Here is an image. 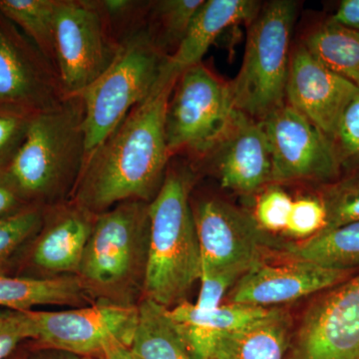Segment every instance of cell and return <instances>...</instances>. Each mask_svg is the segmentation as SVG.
<instances>
[{
    "mask_svg": "<svg viewBox=\"0 0 359 359\" xmlns=\"http://www.w3.org/2000/svg\"><path fill=\"white\" fill-rule=\"evenodd\" d=\"M179 76L166 63L150 95L85 158L69 201L99 215L126 201L154 199L172 157L165 117Z\"/></svg>",
    "mask_w": 359,
    "mask_h": 359,
    "instance_id": "obj_1",
    "label": "cell"
},
{
    "mask_svg": "<svg viewBox=\"0 0 359 359\" xmlns=\"http://www.w3.org/2000/svg\"><path fill=\"white\" fill-rule=\"evenodd\" d=\"M84 104L81 97L33 117L22 145L6 170L28 205L47 208L70 200L83 167Z\"/></svg>",
    "mask_w": 359,
    "mask_h": 359,
    "instance_id": "obj_2",
    "label": "cell"
},
{
    "mask_svg": "<svg viewBox=\"0 0 359 359\" xmlns=\"http://www.w3.org/2000/svg\"><path fill=\"white\" fill-rule=\"evenodd\" d=\"M193 175L167 172L149 203V250L143 299L170 309L186 301L201 275V252L190 193Z\"/></svg>",
    "mask_w": 359,
    "mask_h": 359,
    "instance_id": "obj_3",
    "label": "cell"
},
{
    "mask_svg": "<svg viewBox=\"0 0 359 359\" xmlns=\"http://www.w3.org/2000/svg\"><path fill=\"white\" fill-rule=\"evenodd\" d=\"M149 203L126 201L96 215L77 276L92 301L138 306L147 269Z\"/></svg>",
    "mask_w": 359,
    "mask_h": 359,
    "instance_id": "obj_4",
    "label": "cell"
},
{
    "mask_svg": "<svg viewBox=\"0 0 359 359\" xmlns=\"http://www.w3.org/2000/svg\"><path fill=\"white\" fill-rule=\"evenodd\" d=\"M168 57L145 25L120 42L109 67L79 95L84 104L86 157L150 95Z\"/></svg>",
    "mask_w": 359,
    "mask_h": 359,
    "instance_id": "obj_5",
    "label": "cell"
},
{
    "mask_svg": "<svg viewBox=\"0 0 359 359\" xmlns=\"http://www.w3.org/2000/svg\"><path fill=\"white\" fill-rule=\"evenodd\" d=\"M297 15V2L273 0L250 23L242 67L230 88L236 110L252 119L261 121L285 103Z\"/></svg>",
    "mask_w": 359,
    "mask_h": 359,
    "instance_id": "obj_6",
    "label": "cell"
},
{
    "mask_svg": "<svg viewBox=\"0 0 359 359\" xmlns=\"http://www.w3.org/2000/svg\"><path fill=\"white\" fill-rule=\"evenodd\" d=\"M230 83L202 62L180 74L168 102L165 134L170 154L211 152L236 114Z\"/></svg>",
    "mask_w": 359,
    "mask_h": 359,
    "instance_id": "obj_7",
    "label": "cell"
},
{
    "mask_svg": "<svg viewBox=\"0 0 359 359\" xmlns=\"http://www.w3.org/2000/svg\"><path fill=\"white\" fill-rule=\"evenodd\" d=\"M119 45L99 1L58 0L56 69L65 97L80 95L100 77Z\"/></svg>",
    "mask_w": 359,
    "mask_h": 359,
    "instance_id": "obj_8",
    "label": "cell"
},
{
    "mask_svg": "<svg viewBox=\"0 0 359 359\" xmlns=\"http://www.w3.org/2000/svg\"><path fill=\"white\" fill-rule=\"evenodd\" d=\"M36 328L33 341L39 349H55L100 358L114 341L131 346L138 306L94 301L63 311H29Z\"/></svg>",
    "mask_w": 359,
    "mask_h": 359,
    "instance_id": "obj_9",
    "label": "cell"
},
{
    "mask_svg": "<svg viewBox=\"0 0 359 359\" xmlns=\"http://www.w3.org/2000/svg\"><path fill=\"white\" fill-rule=\"evenodd\" d=\"M285 359H359V271L309 304Z\"/></svg>",
    "mask_w": 359,
    "mask_h": 359,
    "instance_id": "obj_10",
    "label": "cell"
},
{
    "mask_svg": "<svg viewBox=\"0 0 359 359\" xmlns=\"http://www.w3.org/2000/svg\"><path fill=\"white\" fill-rule=\"evenodd\" d=\"M199 240L201 268L237 269L247 273L278 248L249 212L224 201H203L193 210Z\"/></svg>",
    "mask_w": 359,
    "mask_h": 359,
    "instance_id": "obj_11",
    "label": "cell"
},
{
    "mask_svg": "<svg viewBox=\"0 0 359 359\" xmlns=\"http://www.w3.org/2000/svg\"><path fill=\"white\" fill-rule=\"evenodd\" d=\"M261 123L271 150L273 182L339 178V163L327 137L289 104L271 111Z\"/></svg>",
    "mask_w": 359,
    "mask_h": 359,
    "instance_id": "obj_12",
    "label": "cell"
},
{
    "mask_svg": "<svg viewBox=\"0 0 359 359\" xmlns=\"http://www.w3.org/2000/svg\"><path fill=\"white\" fill-rule=\"evenodd\" d=\"M65 98L55 66L0 13V106L40 113Z\"/></svg>",
    "mask_w": 359,
    "mask_h": 359,
    "instance_id": "obj_13",
    "label": "cell"
},
{
    "mask_svg": "<svg viewBox=\"0 0 359 359\" xmlns=\"http://www.w3.org/2000/svg\"><path fill=\"white\" fill-rule=\"evenodd\" d=\"M96 215L72 201L44 208L43 223L26 250L25 276H76Z\"/></svg>",
    "mask_w": 359,
    "mask_h": 359,
    "instance_id": "obj_14",
    "label": "cell"
},
{
    "mask_svg": "<svg viewBox=\"0 0 359 359\" xmlns=\"http://www.w3.org/2000/svg\"><path fill=\"white\" fill-rule=\"evenodd\" d=\"M358 92L355 85L320 62L304 43L290 53L287 103L308 118L328 140Z\"/></svg>",
    "mask_w": 359,
    "mask_h": 359,
    "instance_id": "obj_15",
    "label": "cell"
},
{
    "mask_svg": "<svg viewBox=\"0 0 359 359\" xmlns=\"http://www.w3.org/2000/svg\"><path fill=\"white\" fill-rule=\"evenodd\" d=\"M358 269L325 268L311 262L290 259L289 263L262 262L245 273L230 294L233 304L269 309L316 292H325L351 278Z\"/></svg>",
    "mask_w": 359,
    "mask_h": 359,
    "instance_id": "obj_16",
    "label": "cell"
},
{
    "mask_svg": "<svg viewBox=\"0 0 359 359\" xmlns=\"http://www.w3.org/2000/svg\"><path fill=\"white\" fill-rule=\"evenodd\" d=\"M224 189L252 194L273 182V163L261 121L236 111L230 128L211 151Z\"/></svg>",
    "mask_w": 359,
    "mask_h": 359,
    "instance_id": "obj_17",
    "label": "cell"
},
{
    "mask_svg": "<svg viewBox=\"0 0 359 359\" xmlns=\"http://www.w3.org/2000/svg\"><path fill=\"white\" fill-rule=\"evenodd\" d=\"M269 311L233 302L211 311H200L194 304L184 301L169 309V316L192 358L208 359L218 337L247 327L264 318Z\"/></svg>",
    "mask_w": 359,
    "mask_h": 359,
    "instance_id": "obj_18",
    "label": "cell"
},
{
    "mask_svg": "<svg viewBox=\"0 0 359 359\" xmlns=\"http://www.w3.org/2000/svg\"><path fill=\"white\" fill-rule=\"evenodd\" d=\"M261 8V2L255 0H204L185 39L168 57V67L181 74L187 68L199 65L224 29L252 22Z\"/></svg>",
    "mask_w": 359,
    "mask_h": 359,
    "instance_id": "obj_19",
    "label": "cell"
},
{
    "mask_svg": "<svg viewBox=\"0 0 359 359\" xmlns=\"http://www.w3.org/2000/svg\"><path fill=\"white\" fill-rule=\"evenodd\" d=\"M292 327L287 311L269 309L264 318L218 337L208 359H285Z\"/></svg>",
    "mask_w": 359,
    "mask_h": 359,
    "instance_id": "obj_20",
    "label": "cell"
},
{
    "mask_svg": "<svg viewBox=\"0 0 359 359\" xmlns=\"http://www.w3.org/2000/svg\"><path fill=\"white\" fill-rule=\"evenodd\" d=\"M93 302L77 276L32 278L0 276V309L33 311L41 306L72 308Z\"/></svg>",
    "mask_w": 359,
    "mask_h": 359,
    "instance_id": "obj_21",
    "label": "cell"
},
{
    "mask_svg": "<svg viewBox=\"0 0 359 359\" xmlns=\"http://www.w3.org/2000/svg\"><path fill=\"white\" fill-rule=\"evenodd\" d=\"M130 347L141 359H194L170 318L169 309L149 299L138 304Z\"/></svg>",
    "mask_w": 359,
    "mask_h": 359,
    "instance_id": "obj_22",
    "label": "cell"
},
{
    "mask_svg": "<svg viewBox=\"0 0 359 359\" xmlns=\"http://www.w3.org/2000/svg\"><path fill=\"white\" fill-rule=\"evenodd\" d=\"M290 259L311 262L325 268H359V222L320 231L308 240L283 247Z\"/></svg>",
    "mask_w": 359,
    "mask_h": 359,
    "instance_id": "obj_23",
    "label": "cell"
},
{
    "mask_svg": "<svg viewBox=\"0 0 359 359\" xmlns=\"http://www.w3.org/2000/svg\"><path fill=\"white\" fill-rule=\"evenodd\" d=\"M304 44L320 62L359 88V32L327 20Z\"/></svg>",
    "mask_w": 359,
    "mask_h": 359,
    "instance_id": "obj_24",
    "label": "cell"
},
{
    "mask_svg": "<svg viewBox=\"0 0 359 359\" xmlns=\"http://www.w3.org/2000/svg\"><path fill=\"white\" fill-rule=\"evenodd\" d=\"M58 0H0V13L56 67L55 18Z\"/></svg>",
    "mask_w": 359,
    "mask_h": 359,
    "instance_id": "obj_25",
    "label": "cell"
},
{
    "mask_svg": "<svg viewBox=\"0 0 359 359\" xmlns=\"http://www.w3.org/2000/svg\"><path fill=\"white\" fill-rule=\"evenodd\" d=\"M203 4L204 0H161L153 4L152 21L147 28L155 43L165 53L167 49L178 48Z\"/></svg>",
    "mask_w": 359,
    "mask_h": 359,
    "instance_id": "obj_26",
    "label": "cell"
},
{
    "mask_svg": "<svg viewBox=\"0 0 359 359\" xmlns=\"http://www.w3.org/2000/svg\"><path fill=\"white\" fill-rule=\"evenodd\" d=\"M44 208L28 205L0 219V276H8L15 261L23 256L43 223Z\"/></svg>",
    "mask_w": 359,
    "mask_h": 359,
    "instance_id": "obj_27",
    "label": "cell"
},
{
    "mask_svg": "<svg viewBox=\"0 0 359 359\" xmlns=\"http://www.w3.org/2000/svg\"><path fill=\"white\" fill-rule=\"evenodd\" d=\"M340 169L346 178H359V92L347 105L332 140Z\"/></svg>",
    "mask_w": 359,
    "mask_h": 359,
    "instance_id": "obj_28",
    "label": "cell"
},
{
    "mask_svg": "<svg viewBox=\"0 0 359 359\" xmlns=\"http://www.w3.org/2000/svg\"><path fill=\"white\" fill-rule=\"evenodd\" d=\"M323 198L327 212L323 231L359 222V178H346L332 184Z\"/></svg>",
    "mask_w": 359,
    "mask_h": 359,
    "instance_id": "obj_29",
    "label": "cell"
},
{
    "mask_svg": "<svg viewBox=\"0 0 359 359\" xmlns=\"http://www.w3.org/2000/svg\"><path fill=\"white\" fill-rule=\"evenodd\" d=\"M327 212L321 196H306L292 203L285 233L290 237L308 240L327 226Z\"/></svg>",
    "mask_w": 359,
    "mask_h": 359,
    "instance_id": "obj_30",
    "label": "cell"
},
{
    "mask_svg": "<svg viewBox=\"0 0 359 359\" xmlns=\"http://www.w3.org/2000/svg\"><path fill=\"white\" fill-rule=\"evenodd\" d=\"M37 113L0 106V170H6L25 141Z\"/></svg>",
    "mask_w": 359,
    "mask_h": 359,
    "instance_id": "obj_31",
    "label": "cell"
},
{
    "mask_svg": "<svg viewBox=\"0 0 359 359\" xmlns=\"http://www.w3.org/2000/svg\"><path fill=\"white\" fill-rule=\"evenodd\" d=\"M294 200L280 187H269L257 200L252 215L269 233H285Z\"/></svg>",
    "mask_w": 359,
    "mask_h": 359,
    "instance_id": "obj_32",
    "label": "cell"
},
{
    "mask_svg": "<svg viewBox=\"0 0 359 359\" xmlns=\"http://www.w3.org/2000/svg\"><path fill=\"white\" fill-rule=\"evenodd\" d=\"M237 269L201 268V290L194 304L200 311H211L221 306L222 299L233 285L245 275Z\"/></svg>",
    "mask_w": 359,
    "mask_h": 359,
    "instance_id": "obj_33",
    "label": "cell"
},
{
    "mask_svg": "<svg viewBox=\"0 0 359 359\" xmlns=\"http://www.w3.org/2000/svg\"><path fill=\"white\" fill-rule=\"evenodd\" d=\"M36 328L29 311L0 309V359H6L25 340H34Z\"/></svg>",
    "mask_w": 359,
    "mask_h": 359,
    "instance_id": "obj_34",
    "label": "cell"
},
{
    "mask_svg": "<svg viewBox=\"0 0 359 359\" xmlns=\"http://www.w3.org/2000/svg\"><path fill=\"white\" fill-rule=\"evenodd\" d=\"M28 205H32L22 199L6 170H0V219L15 214Z\"/></svg>",
    "mask_w": 359,
    "mask_h": 359,
    "instance_id": "obj_35",
    "label": "cell"
},
{
    "mask_svg": "<svg viewBox=\"0 0 359 359\" xmlns=\"http://www.w3.org/2000/svg\"><path fill=\"white\" fill-rule=\"evenodd\" d=\"M330 22L359 32V0H344L330 18Z\"/></svg>",
    "mask_w": 359,
    "mask_h": 359,
    "instance_id": "obj_36",
    "label": "cell"
},
{
    "mask_svg": "<svg viewBox=\"0 0 359 359\" xmlns=\"http://www.w3.org/2000/svg\"><path fill=\"white\" fill-rule=\"evenodd\" d=\"M99 359H141L132 351L131 347L122 344V342L114 341L106 346Z\"/></svg>",
    "mask_w": 359,
    "mask_h": 359,
    "instance_id": "obj_37",
    "label": "cell"
},
{
    "mask_svg": "<svg viewBox=\"0 0 359 359\" xmlns=\"http://www.w3.org/2000/svg\"><path fill=\"white\" fill-rule=\"evenodd\" d=\"M32 359H99L90 356L77 355L55 349H39Z\"/></svg>",
    "mask_w": 359,
    "mask_h": 359,
    "instance_id": "obj_38",
    "label": "cell"
}]
</instances>
